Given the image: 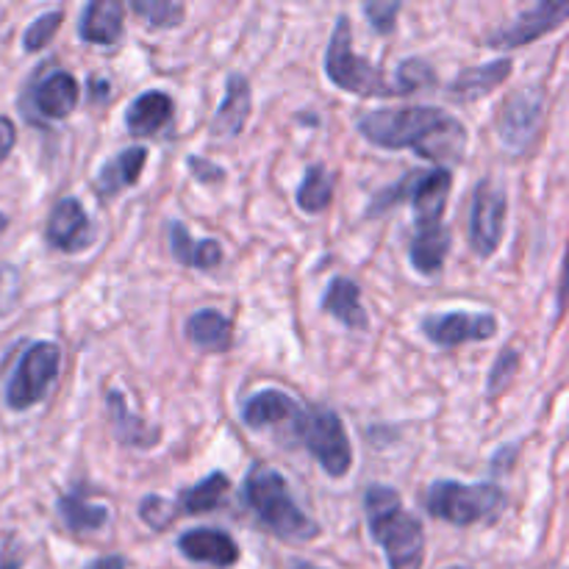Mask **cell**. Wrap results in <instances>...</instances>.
Masks as SVG:
<instances>
[{"mask_svg": "<svg viewBox=\"0 0 569 569\" xmlns=\"http://www.w3.org/2000/svg\"><path fill=\"white\" fill-rule=\"evenodd\" d=\"M359 133L383 150H415L428 161H461L467 153V126L433 106L376 109L359 117Z\"/></svg>", "mask_w": 569, "mask_h": 569, "instance_id": "obj_1", "label": "cell"}, {"mask_svg": "<svg viewBox=\"0 0 569 569\" xmlns=\"http://www.w3.org/2000/svg\"><path fill=\"white\" fill-rule=\"evenodd\" d=\"M365 517L370 537L387 556L389 569H422L426 531L422 522L406 511L398 489L387 483H370L365 492Z\"/></svg>", "mask_w": 569, "mask_h": 569, "instance_id": "obj_2", "label": "cell"}, {"mask_svg": "<svg viewBox=\"0 0 569 569\" xmlns=\"http://www.w3.org/2000/svg\"><path fill=\"white\" fill-rule=\"evenodd\" d=\"M244 500L261 526L281 542L303 545L320 537V526L295 503L281 472L256 465L244 478Z\"/></svg>", "mask_w": 569, "mask_h": 569, "instance_id": "obj_3", "label": "cell"}, {"mask_svg": "<svg viewBox=\"0 0 569 569\" xmlns=\"http://www.w3.org/2000/svg\"><path fill=\"white\" fill-rule=\"evenodd\" d=\"M450 189H453V172L448 167L437 170H415L395 187H387L372 198L365 217L387 214L392 206L411 203L417 211V228L442 226L445 209H448Z\"/></svg>", "mask_w": 569, "mask_h": 569, "instance_id": "obj_4", "label": "cell"}, {"mask_svg": "<svg viewBox=\"0 0 569 569\" xmlns=\"http://www.w3.org/2000/svg\"><path fill=\"white\" fill-rule=\"evenodd\" d=\"M326 76L333 87L353 94H370V98H389L400 94L395 81H389L372 61L353 50V22L348 14L337 17L331 42L326 50Z\"/></svg>", "mask_w": 569, "mask_h": 569, "instance_id": "obj_5", "label": "cell"}, {"mask_svg": "<svg viewBox=\"0 0 569 569\" xmlns=\"http://www.w3.org/2000/svg\"><path fill=\"white\" fill-rule=\"evenodd\" d=\"M506 506V495L492 483H461L437 481L428 487L426 509L433 520H445L450 526H476V522L495 520Z\"/></svg>", "mask_w": 569, "mask_h": 569, "instance_id": "obj_6", "label": "cell"}, {"mask_svg": "<svg viewBox=\"0 0 569 569\" xmlns=\"http://www.w3.org/2000/svg\"><path fill=\"white\" fill-rule=\"evenodd\" d=\"M292 431L303 442V448L320 461L326 476H348L350 467H353V448H350L348 431H345L337 411L328 409V406H303Z\"/></svg>", "mask_w": 569, "mask_h": 569, "instance_id": "obj_7", "label": "cell"}, {"mask_svg": "<svg viewBox=\"0 0 569 569\" xmlns=\"http://www.w3.org/2000/svg\"><path fill=\"white\" fill-rule=\"evenodd\" d=\"M61 367V350L56 342H33L17 361L6 383V406L11 411H26L37 406L53 387Z\"/></svg>", "mask_w": 569, "mask_h": 569, "instance_id": "obj_8", "label": "cell"}, {"mask_svg": "<svg viewBox=\"0 0 569 569\" xmlns=\"http://www.w3.org/2000/svg\"><path fill=\"white\" fill-rule=\"evenodd\" d=\"M506 211H509V203H506L503 189L492 181L478 183L470 211V244L481 259L498 253L506 231Z\"/></svg>", "mask_w": 569, "mask_h": 569, "instance_id": "obj_9", "label": "cell"}, {"mask_svg": "<svg viewBox=\"0 0 569 569\" xmlns=\"http://www.w3.org/2000/svg\"><path fill=\"white\" fill-rule=\"evenodd\" d=\"M545 117V92L539 87L520 89V92L511 94L503 103L500 111V142L506 144L515 153H526L533 144V139L539 137V128H542Z\"/></svg>", "mask_w": 569, "mask_h": 569, "instance_id": "obj_10", "label": "cell"}, {"mask_svg": "<svg viewBox=\"0 0 569 569\" xmlns=\"http://www.w3.org/2000/svg\"><path fill=\"white\" fill-rule=\"evenodd\" d=\"M428 342L437 348H459L467 342H487L498 333V317L470 315V311H448V315H428L420 322Z\"/></svg>", "mask_w": 569, "mask_h": 569, "instance_id": "obj_11", "label": "cell"}, {"mask_svg": "<svg viewBox=\"0 0 569 569\" xmlns=\"http://www.w3.org/2000/svg\"><path fill=\"white\" fill-rule=\"evenodd\" d=\"M44 239L59 253H81L94 242V226L89 220L81 200L61 198L50 209L48 226H44Z\"/></svg>", "mask_w": 569, "mask_h": 569, "instance_id": "obj_12", "label": "cell"}, {"mask_svg": "<svg viewBox=\"0 0 569 569\" xmlns=\"http://www.w3.org/2000/svg\"><path fill=\"white\" fill-rule=\"evenodd\" d=\"M567 14H569L567 3L542 0V3H537L533 9L517 14V20L511 22V26L495 31L492 37H489V44H492V48H500V50H503V48H526V44L542 39L545 33L556 31V28H559L561 22L567 20Z\"/></svg>", "mask_w": 569, "mask_h": 569, "instance_id": "obj_13", "label": "cell"}, {"mask_svg": "<svg viewBox=\"0 0 569 569\" xmlns=\"http://www.w3.org/2000/svg\"><path fill=\"white\" fill-rule=\"evenodd\" d=\"M81 87L64 70H53L31 87V106L42 120H64L76 111Z\"/></svg>", "mask_w": 569, "mask_h": 569, "instance_id": "obj_14", "label": "cell"}, {"mask_svg": "<svg viewBox=\"0 0 569 569\" xmlns=\"http://www.w3.org/2000/svg\"><path fill=\"white\" fill-rule=\"evenodd\" d=\"M178 550L194 565L228 569L239 561V545L220 528H192L178 537Z\"/></svg>", "mask_w": 569, "mask_h": 569, "instance_id": "obj_15", "label": "cell"}, {"mask_svg": "<svg viewBox=\"0 0 569 569\" xmlns=\"http://www.w3.org/2000/svg\"><path fill=\"white\" fill-rule=\"evenodd\" d=\"M303 411V403L295 400L292 395L281 392V389H261V392L250 395L242 406V422L248 428H278V426H295V420Z\"/></svg>", "mask_w": 569, "mask_h": 569, "instance_id": "obj_16", "label": "cell"}, {"mask_svg": "<svg viewBox=\"0 0 569 569\" xmlns=\"http://www.w3.org/2000/svg\"><path fill=\"white\" fill-rule=\"evenodd\" d=\"M122 17H126V6L120 0H92L81 11L78 37L89 44L111 48L122 37Z\"/></svg>", "mask_w": 569, "mask_h": 569, "instance_id": "obj_17", "label": "cell"}, {"mask_svg": "<svg viewBox=\"0 0 569 569\" xmlns=\"http://www.w3.org/2000/svg\"><path fill=\"white\" fill-rule=\"evenodd\" d=\"M144 164H148V150L139 148V144L120 150L114 159L100 167L98 178H94V192H98V198L111 200L120 192H126V189L137 187Z\"/></svg>", "mask_w": 569, "mask_h": 569, "instance_id": "obj_18", "label": "cell"}, {"mask_svg": "<svg viewBox=\"0 0 569 569\" xmlns=\"http://www.w3.org/2000/svg\"><path fill=\"white\" fill-rule=\"evenodd\" d=\"M320 306L326 315H331L333 320H339L350 331H367L370 328V317H367L365 306H361V289L350 278H331Z\"/></svg>", "mask_w": 569, "mask_h": 569, "instance_id": "obj_19", "label": "cell"}, {"mask_svg": "<svg viewBox=\"0 0 569 569\" xmlns=\"http://www.w3.org/2000/svg\"><path fill=\"white\" fill-rule=\"evenodd\" d=\"M250 106H253V98H250L248 78L239 76V72L228 76L226 98H222L220 109L211 120V133H217V137H239L248 126Z\"/></svg>", "mask_w": 569, "mask_h": 569, "instance_id": "obj_20", "label": "cell"}, {"mask_svg": "<svg viewBox=\"0 0 569 569\" xmlns=\"http://www.w3.org/2000/svg\"><path fill=\"white\" fill-rule=\"evenodd\" d=\"M511 67H515V61H511L509 56H503V59H495V61H489V64H481V67H467V70L461 72L453 83H450L448 94L453 100H461V103H472V100L495 92V89H498L503 81H509Z\"/></svg>", "mask_w": 569, "mask_h": 569, "instance_id": "obj_21", "label": "cell"}, {"mask_svg": "<svg viewBox=\"0 0 569 569\" xmlns=\"http://www.w3.org/2000/svg\"><path fill=\"white\" fill-rule=\"evenodd\" d=\"M167 237H170L172 256H176V261H181L183 267L209 272L222 264V248L217 239H194L192 233L187 231V226L178 220L170 222Z\"/></svg>", "mask_w": 569, "mask_h": 569, "instance_id": "obj_22", "label": "cell"}, {"mask_svg": "<svg viewBox=\"0 0 569 569\" xmlns=\"http://www.w3.org/2000/svg\"><path fill=\"white\" fill-rule=\"evenodd\" d=\"M187 339L203 353H228L233 348V322L217 309H200L187 320Z\"/></svg>", "mask_w": 569, "mask_h": 569, "instance_id": "obj_23", "label": "cell"}, {"mask_svg": "<svg viewBox=\"0 0 569 569\" xmlns=\"http://www.w3.org/2000/svg\"><path fill=\"white\" fill-rule=\"evenodd\" d=\"M172 117V98L167 92H144L128 106V114H126V126L133 137H153L159 133L161 128L170 122Z\"/></svg>", "mask_w": 569, "mask_h": 569, "instance_id": "obj_24", "label": "cell"}, {"mask_svg": "<svg viewBox=\"0 0 569 569\" xmlns=\"http://www.w3.org/2000/svg\"><path fill=\"white\" fill-rule=\"evenodd\" d=\"M450 253V231L442 226H426L417 228L415 239H411L409 259L417 272L422 276H437L445 267V259Z\"/></svg>", "mask_w": 569, "mask_h": 569, "instance_id": "obj_25", "label": "cell"}, {"mask_svg": "<svg viewBox=\"0 0 569 569\" xmlns=\"http://www.w3.org/2000/svg\"><path fill=\"white\" fill-rule=\"evenodd\" d=\"M106 403H109V420L111 428H114V437L122 445H128V448H153L159 442V428H150L148 422L133 417L131 409L126 406V398L117 389L106 395Z\"/></svg>", "mask_w": 569, "mask_h": 569, "instance_id": "obj_26", "label": "cell"}, {"mask_svg": "<svg viewBox=\"0 0 569 569\" xmlns=\"http://www.w3.org/2000/svg\"><path fill=\"white\" fill-rule=\"evenodd\" d=\"M56 509H59V517L64 520V526L70 528L72 533L100 531V528L109 522V509H106V506L87 503L78 492L61 495V498L56 500Z\"/></svg>", "mask_w": 569, "mask_h": 569, "instance_id": "obj_27", "label": "cell"}, {"mask_svg": "<svg viewBox=\"0 0 569 569\" xmlns=\"http://www.w3.org/2000/svg\"><path fill=\"white\" fill-rule=\"evenodd\" d=\"M228 489H231L228 476H222V472H211V476L203 478L200 483L183 489V492L178 495V506H181L183 515H209V511H214L217 506L226 500Z\"/></svg>", "mask_w": 569, "mask_h": 569, "instance_id": "obj_28", "label": "cell"}, {"mask_svg": "<svg viewBox=\"0 0 569 569\" xmlns=\"http://www.w3.org/2000/svg\"><path fill=\"white\" fill-rule=\"evenodd\" d=\"M333 200V176L326 164H311L298 187V209L306 214H322Z\"/></svg>", "mask_w": 569, "mask_h": 569, "instance_id": "obj_29", "label": "cell"}, {"mask_svg": "<svg viewBox=\"0 0 569 569\" xmlns=\"http://www.w3.org/2000/svg\"><path fill=\"white\" fill-rule=\"evenodd\" d=\"M131 9L150 28H178L183 22V14H187L181 3H170V0H133Z\"/></svg>", "mask_w": 569, "mask_h": 569, "instance_id": "obj_30", "label": "cell"}, {"mask_svg": "<svg viewBox=\"0 0 569 569\" xmlns=\"http://www.w3.org/2000/svg\"><path fill=\"white\" fill-rule=\"evenodd\" d=\"M437 83V76H433L431 64L422 59H406L400 61L398 76H395V87H398L400 94L420 92L422 87H431Z\"/></svg>", "mask_w": 569, "mask_h": 569, "instance_id": "obj_31", "label": "cell"}, {"mask_svg": "<svg viewBox=\"0 0 569 569\" xmlns=\"http://www.w3.org/2000/svg\"><path fill=\"white\" fill-rule=\"evenodd\" d=\"M61 20H64V11H48V14L37 17L26 28V33H22V48H26V53H37V50L48 48L50 39L61 28Z\"/></svg>", "mask_w": 569, "mask_h": 569, "instance_id": "obj_32", "label": "cell"}, {"mask_svg": "<svg viewBox=\"0 0 569 569\" xmlns=\"http://www.w3.org/2000/svg\"><path fill=\"white\" fill-rule=\"evenodd\" d=\"M520 353L517 350H503V353L498 356V361L492 365V372H489V383H487V398L495 400L500 392H503L506 387L511 383V378L520 372Z\"/></svg>", "mask_w": 569, "mask_h": 569, "instance_id": "obj_33", "label": "cell"}, {"mask_svg": "<svg viewBox=\"0 0 569 569\" xmlns=\"http://www.w3.org/2000/svg\"><path fill=\"white\" fill-rule=\"evenodd\" d=\"M403 6L398 0H370L365 3V14L370 20V26L376 28L378 33H392L395 31V22H398V14Z\"/></svg>", "mask_w": 569, "mask_h": 569, "instance_id": "obj_34", "label": "cell"}, {"mask_svg": "<svg viewBox=\"0 0 569 569\" xmlns=\"http://www.w3.org/2000/svg\"><path fill=\"white\" fill-rule=\"evenodd\" d=\"M139 517H142V522H148L153 531H164L172 522V517H176V511H172V506L167 503L164 498L150 495V498H144L142 503H139Z\"/></svg>", "mask_w": 569, "mask_h": 569, "instance_id": "obj_35", "label": "cell"}, {"mask_svg": "<svg viewBox=\"0 0 569 569\" xmlns=\"http://www.w3.org/2000/svg\"><path fill=\"white\" fill-rule=\"evenodd\" d=\"M20 292V272L11 264H0V315H9Z\"/></svg>", "mask_w": 569, "mask_h": 569, "instance_id": "obj_36", "label": "cell"}, {"mask_svg": "<svg viewBox=\"0 0 569 569\" xmlns=\"http://www.w3.org/2000/svg\"><path fill=\"white\" fill-rule=\"evenodd\" d=\"M189 170L194 172L198 181H222V178H226V170H222V167H217L214 161L200 159V156H189Z\"/></svg>", "mask_w": 569, "mask_h": 569, "instance_id": "obj_37", "label": "cell"}, {"mask_svg": "<svg viewBox=\"0 0 569 569\" xmlns=\"http://www.w3.org/2000/svg\"><path fill=\"white\" fill-rule=\"evenodd\" d=\"M14 144H17L14 122H11L6 114H0V164L9 159V153L14 150Z\"/></svg>", "mask_w": 569, "mask_h": 569, "instance_id": "obj_38", "label": "cell"}, {"mask_svg": "<svg viewBox=\"0 0 569 569\" xmlns=\"http://www.w3.org/2000/svg\"><path fill=\"white\" fill-rule=\"evenodd\" d=\"M22 550L17 542H9L0 550V569H22Z\"/></svg>", "mask_w": 569, "mask_h": 569, "instance_id": "obj_39", "label": "cell"}, {"mask_svg": "<svg viewBox=\"0 0 569 569\" xmlns=\"http://www.w3.org/2000/svg\"><path fill=\"white\" fill-rule=\"evenodd\" d=\"M128 561L122 556H103V559H94L92 565H87L83 569H126Z\"/></svg>", "mask_w": 569, "mask_h": 569, "instance_id": "obj_40", "label": "cell"}, {"mask_svg": "<svg viewBox=\"0 0 569 569\" xmlns=\"http://www.w3.org/2000/svg\"><path fill=\"white\" fill-rule=\"evenodd\" d=\"M6 226H9V217H6V214H0V233L6 231Z\"/></svg>", "mask_w": 569, "mask_h": 569, "instance_id": "obj_41", "label": "cell"}, {"mask_svg": "<svg viewBox=\"0 0 569 569\" xmlns=\"http://www.w3.org/2000/svg\"><path fill=\"white\" fill-rule=\"evenodd\" d=\"M298 569H317V567H309V565H303V567H298Z\"/></svg>", "mask_w": 569, "mask_h": 569, "instance_id": "obj_42", "label": "cell"}]
</instances>
